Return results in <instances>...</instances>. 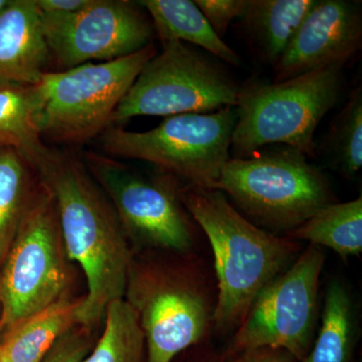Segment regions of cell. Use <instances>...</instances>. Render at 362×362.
Returning <instances> with one entry per match:
<instances>
[{
	"mask_svg": "<svg viewBox=\"0 0 362 362\" xmlns=\"http://www.w3.org/2000/svg\"><path fill=\"white\" fill-rule=\"evenodd\" d=\"M240 88L220 64L185 42H162L117 107L111 126L138 116L209 113L235 107Z\"/></svg>",
	"mask_w": 362,
	"mask_h": 362,
	"instance_id": "obj_10",
	"label": "cell"
},
{
	"mask_svg": "<svg viewBox=\"0 0 362 362\" xmlns=\"http://www.w3.org/2000/svg\"><path fill=\"white\" fill-rule=\"evenodd\" d=\"M4 259L0 337L26 317L71 297V259L56 202L42 180Z\"/></svg>",
	"mask_w": 362,
	"mask_h": 362,
	"instance_id": "obj_7",
	"label": "cell"
},
{
	"mask_svg": "<svg viewBox=\"0 0 362 362\" xmlns=\"http://www.w3.org/2000/svg\"><path fill=\"white\" fill-rule=\"evenodd\" d=\"M124 300L141 328L146 362H173L213 331L216 299L204 274L187 259L133 255Z\"/></svg>",
	"mask_w": 362,
	"mask_h": 362,
	"instance_id": "obj_3",
	"label": "cell"
},
{
	"mask_svg": "<svg viewBox=\"0 0 362 362\" xmlns=\"http://www.w3.org/2000/svg\"><path fill=\"white\" fill-rule=\"evenodd\" d=\"M240 354L228 349L223 352H209L195 362H240Z\"/></svg>",
	"mask_w": 362,
	"mask_h": 362,
	"instance_id": "obj_28",
	"label": "cell"
},
{
	"mask_svg": "<svg viewBox=\"0 0 362 362\" xmlns=\"http://www.w3.org/2000/svg\"><path fill=\"white\" fill-rule=\"evenodd\" d=\"M39 175L56 202L69 258L84 273L87 293L81 324L93 328L104 320L109 305L124 299L134 252L115 209L84 162L54 150Z\"/></svg>",
	"mask_w": 362,
	"mask_h": 362,
	"instance_id": "obj_1",
	"label": "cell"
},
{
	"mask_svg": "<svg viewBox=\"0 0 362 362\" xmlns=\"http://www.w3.org/2000/svg\"><path fill=\"white\" fill-rule=\"evenodd\" d=\"M9 0H0V11L8 4Z\"/></svg>",
	"mask_w": 362,
	"mask_h": 362,
	"instance_id": "obj_30",
	"label": "cell"
},
{
	"mask_svg": "<svg viewBox=\"0 0 362 362\" xmlns=\"http://www.w3.org/2000/svg\"><path fill=\"white\" fill-rule=\"evenodd\" d=\"M40 187L35 168L16 150L0 147V259L6 257Z\"/></svg>",
	"mask_w": 362,
	"mask_h": 362,
	"instance_id": "obj_20",
	"label": "cell"
},
{
	"mask_svg": "<svg viewBox=\"0 0 362 362\" xmlns=\"http://www.w3.org/2000/svg\"><path fill=\"white\" fill-rule=\"evenodd\" d=\"M138 4L151 18L161 42H189L228 65L242 63L239 54L214 32L201 9L190 0H143Z\"/></svg>",
	"mask_w": 362,
	"mask_h": 362,
	"instance_id": "obj_17",
	"label": "cell"
},
{
	"mask_svg": "<svg viewBox=\"0 0 362 362\" xmlns=\"http://www.w3.org/2000/svg\"><path fill=\"white\" fill-rule=\"evenodd\" d=\"M0 319H1V305H0Z\"/></svg>",
	"mask_w": 362,
	"mask_h": 362,
	"instance_id": "obj_31",
	"label": "cell"
},
{
	"mask_svg": "<svg viewBox=\"0 0 362 362\" xmlns=\"http://www.w3.org/2000/svg\"><path fill=\"white\" fill-rule=\"evenodd\" d=\"M325 153L345 175H356L362 168V88L352 92L337 116L325 142Z\"/></svg>",
	"mask_w": 362,
	"mask_h": 362,
	"instance_id": "obj_23",
	"label": "cell"
},
{
	"mask_svg": "<svg viewBox=\"0 0 362 362\" xmlns=\"http://www.w3.org/2000/svg\"><path fill=\"white\" fill-rule=\"evenodd\" d=\"M180 197L213 250L218 289L213 330L235 332L259 293L297 258L300 244L254 225L220 190L188 185Z\"/></svg>",
	"mask_w": 362,
	"mask_h": 362,
	"instance_id": "obj_2",
	"label": "cell"
},
{
	"mask_svg": "<svg viewBox=\"0 0 362 362\" xmlns=\"http://www.w3.org/2000/svg\"><path fill=\"white\" fill-rule=\"evenodd\" d=\"M325 256L309 246L259 293L228 349L237 354L281 350L303 361L313 341Z\"/></svg>",
	"mask_w": 362,
	"mask_h": 362,
	"instance_id": "obj_11",
	"label": "cell"
},
{
	"mask_svg": "<svg viewBox=\"0 0 362 362\" xmlns=\"http://www.w3.org/2000/svg\"><path fill=\"white\" fill-rule=\"evenodd\" d=\"M83 162L121 221L131 246L185 256L194 226L171 175H143L114 157L87 151Z\"/></svg>",
	"mask_w": 362,
	"mask_h": 362,
	"instance_id": "obj_9",
	"label": "cell"
},
{
	"mask_svg": "<svg viewBox=\"0 0 362 362\" xmlns=\"http://www.w3.org/2000/svg\"><path fill=\"white\" fill-rule=\"evenodd\" d=\"M156 54L150 44L114 61L47 71L35 85L42 137L63 144H82L108 129L117 107Z\"/></svg>",
	"mask_w": 362,
	"mask_h": 362,
	"instance_id": "obj_5",
	"label": "cell"
},
{
	"mask_svg": "<svg viewBox=\"0 0 362 362\" xmlns=\"http://www.w3.org/2000/svg\"><path fill=\"white\" fill-rule=\"evenodd\" d=\"M0 362H11L9 361L8 357L6 356V354H4V350L1 349V347H0Z\"/></svg>",
	"mask_w": 362,
	"mask_h": 362,
	"instance_id": "obj_29",
	"label": "cell"
},
{
	"mask_svg": "<svg viewBox=\"0 0 362 362\" xmlns=\"http://www.w3.org/2000/svg\"><path fill=\"white\" fill-rule=\"evenodd\" d=\"M139 6L127 0H90L71 16L40 14L51 58L64 71L141 51L152 44L156 32Z\"/></svg>",
	"mask_w": 362,
	"mask_h": 362,
	"instance_id": "obj_12",
	"label": "cell"
},
{
	"mask_svg": "<svg viewBox=\"0 0 362 362\" xmlns=\"http://www.w3.org/2000/svg\"><path fill=\"white\" fill-rule=\"evenodd\" d=\"M354 330L350 293L340 281H331L324 296L318 335L303 362L349 361Z\"/></svg>",
	"mask_w": 362,
	"mask_h": 362,
	"instance_id": "obj_21",
	"label": "cell"
},
{
	"mask_svg": "<svg viewBox=\"0 0 362 362\" xmlns=\"http://www.w3.org/2000/svg\"><path fill=\"white\" fill-rule=\"evenodd\" d=\"M358 2L315 0L278 59L275 82L324 68L344 66L361 47Z\"/></svg>",
	"mask_w": 362,
	"mask_h": 362,
	"instance_id": "obj_13",
	"label": "cell"
},
{
	"mask_svg": "<svg viewBox=\"0 0 362 362\" xmlns=\"http://www.w3.org/2000/svg\"><path fill=\"white\" fill-rule=\"evenodd\" d=\"M214 189L259 225L287 233L334 202L322 171L290 147L230 158Z\"/></svg>",
	"mask_w": 362,
	"mask_h": 362,
	"instance_id": "obj_6",
	"label": "cell"
},
{
	"mask_svg": "<svg viewBox=\"0 0 362 362\" xmlns=\"http://www.w3.org/2000/svg\"><path fill=\"white\" fill-rule=\"evenodd\" d=\"M0 147L18 151L37 173L54 156L37 125L35 85L0 82Z\"/></svg>",
	"mask_w": 362,
	"mask_h": 362,
	"instance_id": "obj_16",
	"label": "cell"
},
{
	"mask_svg": "<svg viewBox=\"0 0 362 362\" xmlns=\"http://www.w3.org/2000/svg\"><path fill=\"white\" fill-rule=\"evenodd\" d=\"M235 107L211 113L166 117L157 127L144 132L111 126L101 136L109 156L150 162L189 185L214 189L230 160Z\"/></svg>",
	"mask_w": 362,
	"mask_h": 362,
	"instance_id": "obj_8",
	"label": "cell"
},
{
	"mask_svg": "<svg viewBox=\"0 0 362 362\" xmlns=\"http://www.w3.org/2000/svg\"><path fill=\"white\" fill-rule=\"evenodd\" d=\"M281 350L262 349L240 354V362H289Z\"/></svg>",
	"mask_w": 362,
	"mask_h": 362,
	"instance_id": "obj_27",
	"label": "cell"
},
{
	"mask_svg": "<svg viewBox=\"0 0 362 362\" xmlns=\"http://www.w3.org/2000/svg\"><path fill=\"white\" fill-rule=\"evenodd\" d=\"M101 337L82 362H146L144 337L125 300L109 305Z\"/></svg>",
	"mask_w": 362,
	"mask_h": 362,
	"instance_id": "obj_22",
	"label": "cell"
},
{
	"mask_svg": "<svg viewBox=\"0 0 362 362\" xmlns=\"http://www.w3.org/2000/svg\"><path fill=\"white\" fill-rule=\"evenodd\" d=\"M92 347V328L77 326L64 335L40 362H82Z\"/></svg>",
	"mask_w": 362,
	"mask_h": 362,
	"instance_id": "obj_24",
	"label": "cell"
},
{
	"mask_svg": "<svg viewBox=\"0 0 362 362\" xmlns=\"http://www.w3.org/2000/svg\"><path fill=\"white\" fill-rule=\"evenodd\" d=\"M315 0H247L242 21L266 61L275 65Z\"/></svg>",
	"mask_w": 362,
	"mask_h": 362,
	"instance_id": "obj_18",
	"label": "cell"
},
{
	"mask_svg": "<svg viewBox=\"0 0 362 362\" xmlns=\"http://www.w3.org/2000/svg\"><path fill=\"white\" fill-rule=\"evenodd\" d=\"M49 59L35 0H9L0 11V82L37 84Z\"/></svg>",
	"mask_w": 362,
	"mask_h": 362,
	"instance_id": "obj_14",
	"label": "cell"
},
{
	"mask_svg": "<svg viewBox=\"0 0 362 362\" xmlns=\"http://www.w3.org/2000/svg\"><path fill=\"white\" fill-rule=\"evenodd\" d=\"M343 66H324L282 82L240 88L233 152L243 158L267 145L284 144L312 156L316 128L341 94Z\"/></svg>",
	"mask_w": 362,
	"mask_h": 362,
	"instance_id": "obj_4",
	"label": "cell"
},
{
	"mask_svg": "<svg viewBox=\"0 0 362 362\" xmlns=\"http://www.w3.org/2000/svg\"><path fill=\"white\" fill-rule=\"evenodd\" d=\"M84 295L66 298L26 317L0 337V347L11 362H40L69 331L81 324Z\"/></svg>",
	"mask_w": 362,
	"mask_h": 362,
	"instance_id": "obj_15",
	"label": "cell"
},
{
	"mask_svg": "<svg viewBox=\"0 0 362 362\" xmlns=\"http://www.w3.org/2000/svg\"><path fill=\"white\" fill-rule=\"evenodd\" d=\"M295 240L324 247L343 259L362 252V197L346 202H332L316 211L301 226L287 233Z\"/></svg>",
	"mask_w": 362,
	"mask_h": 362,
	"instance_id": "obj_19",
	"label": "cell"
},
{
	"mask_svg": "<svg viewBox=\"0 0 362 362\" xmlns=\"http://www.w3.org/2000/svg\"><path fill=\"white\" fill-rule=\"evenodd\" d=\"M90 0H35L40 16H68L84 8Z\"/></svg>",
	"mask_w": 362,
	"mask_h": 362,
	"instance_id": "obj_26",
	"label": "cell"
},
{
	"mask_svg": "<svg viewBox=\"0 0 362 362\" xmlns=\"http://www.w3.org/2000/svg\"><path fill=\"white\" fill-rule=\"evenodd\" d=\"M247 0H194L214 32L223 39L228 26L245 13Z\"/></svg>",
	"mask_w": 362,
	"mask_h": 362,
	"instance_id": "obj_25",
	"label": "cell"
}]
</instances>
